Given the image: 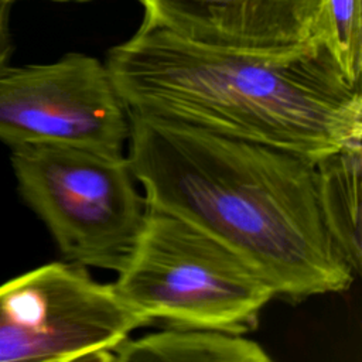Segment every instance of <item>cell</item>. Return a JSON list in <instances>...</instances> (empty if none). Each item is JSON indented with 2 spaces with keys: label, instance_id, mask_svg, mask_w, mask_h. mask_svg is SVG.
<instances>
[{
  "label": "cell",
  "instance_id": "cell-2",
  "mask_svg": "<svg viewBox=\"0 0 362 362\" xmlns=\"http://www.w3.org/2000/svg\"><path fill=\"white\" fill-rule=\"evenodd\" d=\"M105 65L127 112L314 163L362 141V98L317 40L277 52L208 45L141 21Z\"/></svg>",
  "mask_w": 362,
  "mask_h": 362
},
{
  "label": "cell",
  "instance_id": "cell-3",
  "mask_svg": "<svg viewBox=\"0 0 362 362\" xmlns=\"http://www.w3.org/2000/svg\"><path fill=\"white\" fill-rule=\"evenodd\" d=\"M151 325L246 335L259 324L272 286L223 243L174 215L148 208L113 283Z\"/></svg>",
  "mask_w": 362,
  "mask_h": 362
},
{
  "label": "cell",
  "instance_id": "cell-9",
  "mask_svg": "<svg viewBox=\"0 0 362 362\" xmlns=\"http://www.w3.org/2000/svg\"><path fill=\"white\" fill-rule=\"evenodd\" d=\"M362 143L341 148L315 163L318 197L329 235L355 273L361 272Z\"/></svg>",
  "mask_w": 362,
  "mask_h": 362
},
{
  "label": "cell",
  "instance_id": "cell-12",
  "mask_svg": "<svg viewBox=\"0 0 362 362\" xmlns=\"http://www.w3.org/2000/svg\"><path fill=\"white\" fill-rule=\"evenodd\" d=\"M52 1H88V0H52Z\"/></svg>",
  "mask_w": 362,
  "mask_h": 362
},
{
  "label": "cell",
  "instance_id": "cell-10",
  "mask_svg": "<svg viewBox=\"0 0 362 362\" xmlns=\"http://www.w3.org/2000/svg\"><path fill=\"white\" fill-rule=\"evenodd\" d=\"M315 40L329 52L348 82L362 72V0H320Z\"/></svg>",
  "mask_w": 362,
  "mask_h": 362
},
{
  "label": "cell",
  "instance_id": "cell-5",
  "mask_svg": "<svg viewBox=\"0 0 362 362\" xmlns=\"http://www.w3.org/2000/svg\"><path fill=\"white\" fill-rule=\"evenodd\" d=\"M148 325L113 283L68 260L0 284V362H110L122 341Z\"/></svg>",
  "mask_w": 362,
  "mask_h": 362
},
{
  "label": "cell",
  "instance_id": "cell-4",
  "mask_svg": "<svg viewBox=\"0 0 362 362\" xmlns=\"http://www.w3.org/2000/svg\"><path fill=\"white\" fill-rule=\"evenodd\" d=\"M17 187L65 260L119 272L148 211L127 157L65 144L10 148Z\"/></svg>",
  "mask_w": 362,
  "mask_h": 362
},
{
  "label": "cell",
  "instance_id": "cell-7",
  "mask_svg": "<svg viewBox=\"0 0 362 362\" xmlns=\"http://www.w3.org/2000/svg\"><path fill=\"white\" fill-rule=\"evenodd\" d=\"M143 21L225 48L277 52L315 40L320 0H139Z\"/></svg>",
  "mask_w": 362,
  "mask_h": 362
},
{
  "label": "cell",
  "instance_id": "cell-8",
  "mask_svg": "<svg viewBox=\"0 0 362 362\" xmlns=\"http://www.w3.org/2000/svg\"><path fill=\"white\" fill-rule=\"evenodd\" d=\"M269 362L270 356L245 335L208 329L164 327L137 338H126L110 362Z\"/></svg>",
  "mask_w": 362,
  "mask_h": 362
},
{
  "label": "cell",
  "instance_id": "cell-1",
  "mask_svg": "<svg viewBox=\"0 0 362 362\" xmlns=\"http://www.w3.org/2000/svg\"><path fill=\"white\" fill-rule=\"evenodd\" d=\"M129 113L127 161L147 206L206 232L277 298L349 288L355 273L327 228L315 163L280 148Z\"/></svg>",
  "mask_w": 362,
  "mask_h": 362
},
{
  "label": "cell",
  "instance_id": "cell-11",
  "mask_svg": "<svg viewBox=\"0 0 362 362\" xmlns=\"http://www.w3.org/2000/svg\"><path fill=\"white\" fill-rule=\"evenodd\" d=\"M14 0H0V69L6 66L11 55L10 10Z\"/></svg>",
  "mask_w": 362,
  "mask_h": 362
},
{
  "label": "cell",
  "instance_id": "cell-6",
  "mask_svg": "<svg viewBox=\"0 0 362 362\" xmlns=\"http://www.w3.org/2000/svg\"><path fill=\"white\" fill-rule=\"evenodd\" d=\"M129 113L105 62L69 52L47 64L0 69V141L65 144L123 157Z\"/></svg>",
  "mask_w": 362,
  "mask_h": 362
}]
</instances>
